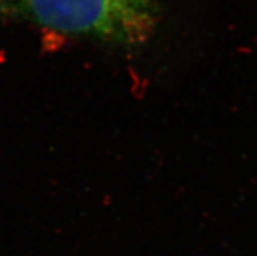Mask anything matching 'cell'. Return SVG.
Here are the masks:
<instances>
[{
	"instance_id": "obj_1",
	"label": "cell",
	"mask_w": 257,
	"mask_h": 256,
	"mask_svg": "<svg viewBox=\"0 0 257 256\" xmlns=\"http://www.w3.org/2000/svg\"><path fill=\"white\" fill-rule=\"evenodd\" d=\"M0 19L132 49L153 36L160 0H0Z\"/></svg>"
}]
</instances>
